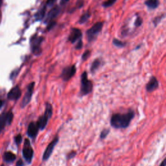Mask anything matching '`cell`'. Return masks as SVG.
<instances>
[{
    "mask_svg": "<svg viewBox=\"0 0 166 166\" xmlns=\"http://www.w3.org/2000/svg\"><path fill=\"white\" fill-rule=\"evenodd\" d=\"M23 156L25 158V160L27 161L29 163H30L33 160V155H34V151L32 147L31 146L30 141L28 139H25L24 143V147L23 148Z\"/></svg>",
    "mask_w": 166,
    "mask_h": 166,
    "instance_id": "5",
    "label": "cell"
},
{
    "mask_svg": "<svg viewBox=\"0 0 166 166\" xmlns=\"http://www.w3.org/2000/svg\"><path fill=\"white\" fill-rule=\"evenodd\" d=\"M1 1H2V0H0V3H1Z\"/></svg>",
    "mask_w": 166,
    "mask_h": 166,
    "instance_id": "36",
    "label": "cell"
},
{
    "mask_svg": "<svg viewBox=\"0 0 166 166\" xmlns=\"http://www.w3.org/2000/svg\"><path fill=\"white\" fill-rule=\"evenodd\" d=\"M142 24V19L140 18V17H138L135 22V25L137 26V27H139V26H140Z\"/></svg>",
    "mask_w": 166,
    "mask_h": 166,
    "instance_id": "28",
    "label": "cell"
},
{
    "mask_svg": "<svg viewBox=\"0 0 166 166\" xmlns=\"http://www.w3.org/2000/svg\"><path fill=\"white\" fill-rule=\"evenodd\" d=\"M39 127L38 126L37 123H34V122H31L28 126L27 134L29 137L31 138H35L38 134Z\"/></svg>",
    "mask_w": 166,
    "mask_h": 166,
    "instance_id": "9",
    "label": "cell"
},
{
    "mask_svg": "<svg viewBox=\"0 0 166 166\" xmlns=\"http://www.w3.org/2000/svg\"><path fill=\"white\" fill-rule=\"evenodd\" d=\"M134 116L135 113L133 110H129L123 113H113L110 119V125L115 128H125L129 126Z\"/></svg>",
    "mask_w": 166,
    "mask_h": 166,
    "instance_id": "1",
    "label": "cell"
},
{
    "mask_svg": "<svg viewBox=\"0 0 166 166\" xmlns=\"http://www.w3.org/2000/svg\"><path fill=\"white\" fill-rule=\"evenodd\" d=\"M158 86L159 83L158 80H157V78L153 76L146 85V90L148 92H152L158 88Z\"/></svg>",
    "mask_w": 166,
    "mask_h": 166,
    "instance_id": "10",
    "label": "cell"
},
{
    "mask_svg": "<svg viewBox=\"0 0 166 166\" xmlns=\"http://www.w3.org/2000/svg\"><path fill=\"white\" fill-rule=\"evenodd\" d=\"M75 73L76 67L75 65H73L65 68L63 70L62 73H61L60 77L64 81H68L75 75Z\"/></svg>",
    "mask_w": 166,
    "mask_h": 166,
    "instance_id": "7",
    "label": "cell"
},
{
    "mask_svg": "<svg viewBox=\"0 0 166 166\" xmlns=\"http://www.w3.org/2000/svg\"><path fill=\"white\" fill-rule=\"evenodd\" d=\"M15 142L17 143V144H20L22 141V135L21 134H18L16 137H15Z\"/></svg>",
    "mask_w": 166,
    "mask_h": 166,
    "instance_id": "26",
    "label": "cell"
},
{
    "mask_svg": "<svg viewBox=\"0 0 166 166\" xmlns=\"http://www.w3.org/2000/svg\"><path fill=\"white\" fill-rule=\"evenodd\" d=\"M6 116H7V122H8V124H11V122L13 119V114L12 112H8L6 113Z\"/></svg>",
    "mask_w": 166,
    "mask_h": 166,
    "instance_id": "24",
    "label": "cell"
},
{
    "mask_svg": "<svg viewBox=\"0 0 166 166\" xmlns=\"http://www.w3.org/2000/svg\"><path fill=\"white\" fill-rule=\"evenodd\" d=\"M90 56V51L89 50H87L84 52L83 55H82V59L83 60H86L89 58Z\"/></svg>",
    "mask_w": 166,
    "mask_h": 166,
    "instance_id": "25",
    "label": "cell"
},
{
    "mask_svg": "<svg viewBox=\"0 0 166 166\" xmlns=\"http://www.w3.org/2000/svg\"><path fill=\"white\" fill-rule=\"evenodd\" d=\"M16 166H23V162L22 160H18L16 163Z\"/></svg>",
    "mask_w": 166,
    "mask_h": 166,
    "instance_id": "32",
    "label": "cell"
},
{
    "mask_svg": "<svg viewBox=\"0 0 166 166\" xmlns=\"http://www.w3.org/2000/svg\"><path fill=\"white\" fill-rule=\"evenodd\" d=\"M42 38H40L38 39H37L35 41V43H34V44L33 45V52L34 54H35L36 55H38L41 53V49H40V43L42 42Z\"/></svg>",
    "mask_w": 166,
    "mask_h": 166,
    "instance_id": "14",
    "label": "cell"
},
{
    "mask_svg": "<svg viewBox=\"0 0 166 166\" xmlns=\"http://www.w3.org/2000/svg\"><path fill=\"white\" fill-rule=\"evenodd\" d=\"M58 140H59L58 136H56L47 146L44 153H43V156H42V160L43 161H47L49 158V157L51 156V155L52 154V153H53L55 147L58 143Z\"/></svg>",
    "mask_w": 166,
    "mask_h": 166,
    "instance_id": "6",
    "label": "cell"
},
{
    "mask_svg": "<svg viewBox=\"0 0 166 166\" xmlns=\"http://www.w3.org/2000/svg\"><path fill=\"white\" fill-rule=\"evenodd\" d=\"M34 84H35V83L33 82L28 86L27 92H26V93L24 95L22 102V104H21L22 107H25L26 105H28V104L29 103V102L31 101L32 95H33V90H34Z\"/></svg>",
    "mask_w": 166,
    "mask_h": 166,
    "instance_id": "8",
    "label": "cell"
},
{
    "mask_svg": "<svg viewBox=\"0 0 166 166\" xmlns=\"http://www.w3.org/2000/svg\"><path fill=\"white\" fill-rule=\"evenodd\" d=\"M100 64H101V62L99 59L95 60L93 62V63L92 64V66H91V68H90L91 72L94 73L96 70H97L100 66Z\"/></svg>",
    "mask_w": 166,
    "mask_h": 166,
    "instance_id": "18",
    "label": "cell"
},
{
    "mask_svg": "<svg viewBox=\"0 0 166 166\" xmlns=\"http://www.w3.org/2000/svg\"><path fill=\"white\" fill-rule=\"evenodd\" d=\"M90 13L89 11L86 12V13H84V14L82 15V16L81 17V18L79 20V21H78V22H79V23H85L87 20H88L90 17Z\"/></svg>",
    "mask_w": 166,
    "mask_h": 166,
    "instance_id": "19",
    "label": "cell"
},
{
    "mask_svg": "<svg viewBox=\"0 0 166 166\" xmlns=\"http://www.w3.org/2000/svg\"><path fill=\"white\" fill-rule=\"evenodd\" d=\"M69 0H60V4L61 5H64L67 2H68Z\"/></svg>",
    "mask_w": 166,
    "mask_h": 166,
    "instance_id": "33",
    "label": "cell"
},
{
    "mask_svg": "<svg viewBox=\"0 0 166 166\" xmlns=\"http://www.w3.org/2000/svg\"><path fill=\"white\" fill-rule=\"evenodd\" d=\"M56 25V22H53V21H51L50 23H49V25H48V31H50L52 28H54V26Z\"/></svg>",
    "mask_w": 166,
    "mask_h": 166,
    "instance_id": "29",
    "label": "cell"
},
{
    "mask_svg": "<svg viewBox=\"0 0 166 166\" xmlns=\"http://www.w3.org/2000/svg\"><path fill=\"white\" fill-rule=\"evenodd\" d=\"M52 115H53V107L50 103H47L46 104L45 112L43 113V115L39 118L37 122L38 126L40 130L45 129L48 123V121L51 118Z\"/></svg>",
    "mask_w": 166,
    "mask_h": 166,
    "instance_id": "2",
    "label": "cell"
},
{
    "mask_svg": "<svg viewBox=\"0 0 166 166\" xmlns=\"http://www.w3.org/2000/svg\"><path fill=\"white\" fill-rule=\"evenodd\" d=\"M60 12V8L58 7H55L53 8H52V9L49 12L48 16H47V19H46V22L48 21H51L53 19H54L55 18H56L58 14Z\"/></svg>",
    "mask_w": 166,
    "mask_h": 166,
    "instance_id": "13",
    "label": "cell"
},
{
    "mask_svg": "<svg viewBox=\"0 0 166 166\" xmlns=\"http://www.w3.org/2000/svg\"><path fill=\"white\" fill-rule=\"evenodd\" d=\"M113 43L116 46L119 47V48H122L125 46V43L123 42H122L121 41L118 40V39H113Z\"/></svg>",
    "mask_w": 166,
    "mask_h": 166,
    "instance_id": "22",
    "label": "cell"
},
{
    "mask_svg": "<svg viewBox=\"0 0 166 166\" xmlns=\"http://www.w3.org/2000/svg\"><path fill=\"white\" fill-rule=\"evenodd\" d=\"M2 106V101L1 100H0V108H1Z\"/></svg>",
    "mask_w": 166,
    "mask_h": 166,
    "instance_id": "35",
    "label": "cell"
},
{
    "mask_svg": "<svg viewBox=\"0 0 166 166\" xmlns=\"http://www.w3.org/2000/svg\"><path fill=\"white\" fill-rule=\"evenodd\" d=\"M83 47V42L81 40H80L79 42H78V43H77V45L76 46V49H81Z\"/></svg>",
    "mask_w": 166,
    "mask_h": 166,
    "instance_id": "31",
    "label": "cell"
},
{
    "mask_svg": "<svg viewBox=\"0 0 166 166\" xmlns=\"http://www.w3.org/2000/svg\"><path fill=\"white\" fill-rule=\"evenodd\" d=\"M93 90V83L88 79L86 72L83 73L81 80V91L80 94L82 96H84L90 93Z\"/></svg>",
    "mask_w": 166,
    "mask_h": 166,
    "instance_id": "3",
    "label": "cell"
},
{
    "mask_svg": "<svg viewBox=\"0 0 166 166\" xmlns=\"http://www.w3.org/2000/svg\"><path fill=\"white\" fill-rule=\"evenodd\" d=\"M3 158L7 162H13L16 159V156L11 152H6L4 154Z\"/></svg>",
    "mask_w": 166,
    "mask_h": 166,
    "instance_id": "16",
    "label": "cell"
},
{
    "mask_svg": "<svg viewBox=\"0 0 166 166\" xmlns=\"http://www.w3.org/2000/svg\"><path fill=\"white\" fill-rule=\"evenodd\" d=\"M165 160L164 159L162 162V163H160V166H165Z\"/></svg>",
    "mask_w": 166,
    "mask_h": 166,
    "instance_id": "34",
    "label": "cell"
},
{
    "mask_svg": "<svg viewBox=\"0 0 166 166\" xmlns=\"http://www.w3.org/2000/svg\"><path fill=\"white\" fill-rule=\"evenodd\" d=\"M76 154H77V153H76V152L74 151L70 152L69 153H68V156H67V159L69 160V159L73 158L74 157L76 156Z\"/></svg>",
    "mask_w": 166,
    "mask_h": 166,
    "instance_id": "27",
    "label": "cell"
},
{
    "mask_svg": "<svg viewBox=\"0 0 166 166\" xmlns=\"http://www.w3.org/2000/svg\"><path fill=\"white\" fill-rule=\"evenodd\" d=\"M103 28V23L98 22L94 24L92 27L87 31L86 35L89 42H92L95 40Z\"/></svg>",
    "mask_w": 166,
    "mask_h": 166,
    "instance_id": "4",
    "label": "cell"
},
{
    "mask_svg": "<svg viewBox=\"0 0 166 166\" xmlns=\"http://www.w3.org/2000/svg\"><path fill=\"white\" fill-rule=\"evenodd\" d=\"M7 123V116L6 113H2V114L0 116V131H2Z\"/></svg>",
    "mask_w": 166,
    "mask_h": 166,
    "instance_id": "17",
    "label": "cell"
},
{
    "mask_svg": "<svg viewBox=\"0 0 166 166\" xmlns=\"http://www.w3.org/2000/svg\"><path fill=\"white\" fill-rule=\"evenodd\" d=\"M81 34L82 33L80 29H77V28H73L70 34H69V40L72 43H74L81 37Z\"/></svg>",
    "mask_w": 166,
    "mask_h": 166,
    "instance_id": "12",
    "label": "cell"
},
{
    "mask_svg": "<svg viewBox=\"0 0 166 166\" xmlns=\"http://www.w3.org/2000/svg\"><path fill=\"white\" fill-rule=\"evenodd\" d=\"M145 4L149 8H156L159 5V1L158 0H147Z\"/></svg>",
    "mask_w": 166,
    "mask_h": 166,
    "instance_id": "15",
    "label": "cell"
},
{
    "mask_svg": "<svg viewBox=\"0 0 166 166\" xmlns=\"http://www.w3.org/2000/svg\"><path fill=\"white\" fill-rule=\"evenodd\" d=\"M116 2V0H107V2L103 3V5L104 7H111L113 4H114Z\"/></svg>",
    "mask_w": 166,
    "mask_h": 166,
    "instance_id": "23",
    "label": "cell"
},
{
    "mask_svg": "<svg viewBox=\"0 0 166 166\" xmlns=\"http://www.w3.org/2000/svg\"><path fill=\"white\" fill-rule=\"evenodd\" d=\"M46 13V7H44L42 9H41L37 14H36V17H37V20H42L43 17H44Z\"/></svg>",
    "mask_w": 166,
    "mask_h": 166,
    "instance_id": "20",
    "label": "cell"
},
{
    "mask_svg": "<svg viewBox=\"0 0 166 166\" xmlns=\"http://www.w3.org/2000/svg\"><path fill=\"white\" fill-rule=\"evenodd\" d=\"M55 2H56V0H47L46 4L48 6H51V5H53L55 3Z\"/></svg>",
    "mask_w": 166,
    "mask_h": 166,
    "instance_id": "30",
    "label": "cell"
},
{
    "mask_svg": "<svg viewBox=\"0 0 166 166\" xmlns=\"http://www.w3.org/2000/svg\"><path fill=\"white\" fill-rule=\"evenodd\" d=\"M22 92L19 86H16L13 88L7 95V98L10 100H18L21 96Z\"/></svg>",
    "mask_w": 166,
    "mask_h": 166,
    "instance_id": "11",
    "label": "cell"
},
{
    "mask_svg": "<svg viewBox=\"0 0 166 166\" xmlns=\"http://www.w3.org/2000/svg\"><path fill=\"white\" fill-rule=\"evenodd\" d=\"M110 133V129L109 128H104L101 133V134H100V138L101 139H104L106 138L107 136Z\"/></svg>",
    "mask_w": 166,
    "mask_h": 166,
    "instance_id": "21",
    "label": "cell"
}]
</instances>
